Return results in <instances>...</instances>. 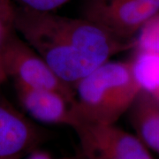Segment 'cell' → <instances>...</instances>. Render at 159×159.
Listing matches in <instances>:
<instances>
[{
	"instance_id": "6da1fadb",
	"label": "cell",
	"mask_w": 159,
	"mask_h": 159,
	"mask_svg": "<svg viewBox=\"0 0 159 159\" xmlns=\"http://www.w3.org/2000/svg\"><path fill=\"white\" fill-rule=\"evenodd\" d=\"M15 29L53 72L72 86L112 57L135 47L134 40L120 39L81 16L67 17L19 6Z\"/></svg>"
},
{
	"instance_id": "7a4b0ae2",
	"label": "cell",
	"mask_w": 159,
	"mask_h": 159,
	"mask_svg": "<svg viewBox=\"0 0 159 159\" xmlns=\"http://www.w3.org/2000/svg\"><path fill=\"white\" fill-rule=\"evenodd\" d=\"M141 92L130 60H108L73 85L69 126L75 121L116 124Z\"/></svg>"
},
{
	"instance_id": "3957f363",
	"label": "cell",
	"mask_w": 159,
	"mask_h": 159,
	"mask_svg": "<svg viewBox=\"0 0 159 159\" xmlns=\"http://www.w3.org/2000/svg\"><path fill=\"white\" fill-rule=\"evenodd\" d=\"M80 142L85 159H153L139 139L116 124L75 121L70 126Z\"/></svg>"
},
{
	"instance_id": "277c9868",
	"label": "cell",
	"mask_w": 159,
	"mask_h": 159,
	"mask_svg": "<svg viewBox=\"0 0 159 159\" xmlns=\"http://www.w3.org/2000/svg\"><path fill=\"white\" fill-rule=\"evenodd\" d=\"M0 63L8 78L25 85L57 91L73 101V86L60 79L18 33L4 47Z\"/></svg>"
},
{
	"instance_id": "5b68a950",
	"label": "cell",
	"mask_w": 159,
	"mask_h": 159,
	"mask_svg": "<svg viewBox=\"0 0 159 159\" xmlns=\"http://www.w3.org/2000/svg\"><path fill=\"white\" fill-rule=\"evenodd\" d=\"M159 12V0H83L81 17L115 36L134 40L144 23Z\"/></svg>"
},
{
	"instance_id": "8992f818",
	"label": "cell",
	"mask_w": 159,
	"mask_h": 159,
	"mask_svg": "<svg viewBox=\"0 0 159 159\" xmlns=\"http://www.w3.org/2000/svg\"><path fill=\"white\" fill-rule=\"evenodd\" d=\"M47 138L43 128L0 96V159L22 158Z\"/></svg>"
},
{
	"instance_id": "52a82bcc",
	"label": "cell",
	"mask_w": 159,
	"mask_h": 159,
	"mask_svg": "<svg viewBox=\"0 0 159 159\" xmlns=\"http://www.w3.org/2000/svg\"><path fill=\"white\" fill-rule=\"evenodd\" d=\"M13 85L20 106L34 120L70 125L72 101L68 97L57 91L33 88L18 81H13Z\"/></svg>"
},
{
	"instance_id": "ba28073f",
	"label": "cell",
	"mask_w": 159,
	"mask_h": 159,
	"mask_svg": "<svg viewBox=\"0 0 159 159\" xmlns=\"http://www.w3.org/2000/svg\"><path fill=\"white\" fill-rule=\"evenodd\" d=\"M136 135L148 149L159 154V102L142 91L128 111Z\"/></svg>"
},
{
	"instance_id": "9c48e42d",
	"label": "cell",
	"mask_w": 159,
	"mask_h": 159,
	"mask_svg": "<svg viewBox=\"0 0 159 159\" xmlns=\"http://www.w3.org/2000/svg\"><path fill=\"white\" fill-rule=\"evenodd\" d=\"M133 51L134 54L130 61L142 91L159 102V54Z\"/></svg>"
},
{
	"instance_id": "30bf717a",
	"label": "cell",
	"mask_w": 159,
	"mask_h": 159,
	"mask_svg": "<svg viewBox=\"0 0 159 159\" xmlns=\"http://www.w3.org/2000/svg\"><path fill=\"white\" fill-rule=\"evenodd\" d=\"M134 51L159 54V12L142 25L134 36Z\"/></svg>"
},
{
	"instance_id": "8fae6325",
	"label": "cell",
	"mask_w": 159,
	"mask_h": 159,
	"mask_svg": "<svg viewBox=\"0 0 159 159\" xmlns=\"http://www.w3.org/2000/svg\"><path fill=\"white\" fill-rule=\"evenodd\" d=\"M16 7L12 0H0V57L8 40L17 33L15 29Z\"/></svg>"
},
{
	"instance_id": "7c38bea8",
	"label": "cell",
	"mask_w": 159,
	"mask_h": 159,
	"mask_svg": "<svg viewBox=\"0 0 159 159\" xmlns=\"http://www.w3.org/2000/svg\"><path fill=\"white\" fill-rule=\"evenodd\" d=\"M17 6L32 10L54 11L73 0H12Z\"/></svg>"
},
{
	"instance_id": "4fadbf2b",
	"label": "cell",
	"mask_w": 159,
	"mask_h": 159,
	"mask_svg": "<svg viewBox=\"0 0 159 159\" xmlns=\"http://www.w3.org/2000/svg\"><path fill=\"white\" fill-rule=\"evenodd\" d=\"M28 159H52L51 157L49 155L48 153L46 152H43V151H41V150H38L35 149L34 151L30 152L29 153V156ZM65 159H74V157H67V158Z\"/></svg>"
},
{
	"instance_id": "5bb4252c",
	"label": "cell",
	"mask_w": 159,
	"mask_h": 159,
	"mask_svg": "<svg viewBox=\"0 0 159 159\" xmlns=\"http://www.w3.org/2000/svg\"><path fill=\"white\" fill-rule=\"evenodd\" d=\"M7 79H8V77H7V75L5 73V71H4V69L2 67V66L0 65V86L2 85Z\"/></svg>"
},
{
	"instance_id": "9a60e30c",
	"label": "cell",
	"mask_w": 159,
	"mask_h": 159,
	"mask_svg": "<svg viewBox=\"0 0 159 159\" xmlns=\"http://www.w3.org/2000/svg\"><path fill=\"white\" fill-rule=\"evenodd\" d=\"M74 159H85L84 157L81 155V153L79 151V153H77L75 156H74Z\"/></svg>"
}]
</instances>
